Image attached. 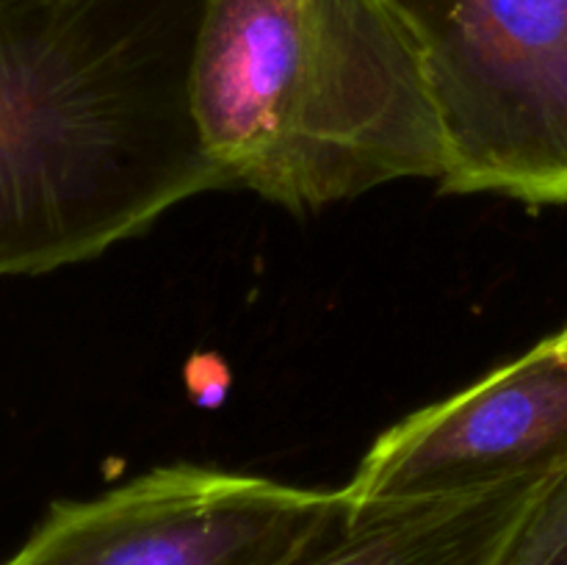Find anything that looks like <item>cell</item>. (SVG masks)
I'll list each match as a JSON object with an SVG mask.
<instances>
[{"label": "cell", "instance_id": "8", "mask_svg": "<svg viewBox=\"0 0 567 565\" xmlns=\"http://www.w3.org/2000/svg\"><path fill=\"white\" fill-rule=\"evenodd\" d=\"M551 343H554V352H557L567 363V327L565 330H559L557 336H551Z\"/></svg>", "mask_w": 567, "mask_h": 565}, {"label": "cell", "instance_id": "4", "mask_svg": "<svg viewBox=\"0 0 567 565\" xmlns=\"http://www.w3.org/2000/svg\"><path fill=\"white\" fill-rule=\"evenodd\" d=\"M352 524L341 491L164 465L83 502H55L0 565H302Z\"/></svg>", "mask_w": 567, "mask_h": 565}, {"label": "cell", "instance_id": "7", "mask_svg": "<svg viewBox=\"0 0 567 565\" xmlns=\"http://www.w3.org/2000/svg\"><path fill=\"white\" fill-rule=\"evenodd\" d=\"M496 565H567V463L548 476Z\"/></svg>", "mask_w": 567, "mask_h": 565}, {"label": "cell", "instance_id": "5", "mask_svg": "<svg viewBox=\"0 0 567 565\" xmlns=\"http://www.w3.org/2000/svg\"><path fill=\"white\" fill-rule=\"evenodd\" d=\"M567 460V363L551 338L382 432L343 485L352 515L468 496Z\"/></svg>", "mask_w": 567, "mask_h": 565}, {"label": "cell", "instance_id": "6", "mask_svg": "<svg viewBox=\"0 0 567 565\" xmlns=\"http://www.w3.org/2000/svg\"><path fill=\"white\" fill-rule=\"evenodd\" d=\"M565 463L468 496L352 515L349 530L302 565H496L548 476Z\"/></svg>", "mask_w": 567, "mask_h": 565}, {"label": "cell", "instance_id": "2", "mask_svg": "<svg viewBox=\"0 0 567 565\" xmlns=\"http://www.w3.org/2000/svg\"><path fill=\"white\" fill-rule=\"evenodd\" d=\"M188 94L227 186L291 210L446 164L396 0H199Z\"/></svg>", "mask_w": 567, "mask_h": 565}, {"label": "cell", "instance_id": "1", "mask_svg": "<svg viewBox=\"0 0 567 565\" xmlns=\"http://www.w3.org/2000/svg\"><path fill=\"white\" fill-rule=\"evenodd\" d=\"M116 0H0V277L105 253L230 188L192 114L194 33Z\"/></svg>", "mask_w": 567, "mask_h": 565}, {"label": "cell", "instance_id": "3", "mask_svg": "<svg viewBox=\"0 0 567 565\" xmlns=\"http://www.w3.org/2000/svg\"><path fill=\"white\" fill-rule=\"evenodd\" d=\"M443 136L441 188L567 203V0H396Z\"/></svg>", "mask_w": 567, "mask_h": 565}]
</instances>
